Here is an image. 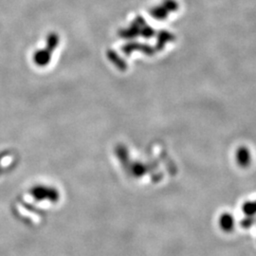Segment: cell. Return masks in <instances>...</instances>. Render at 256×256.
<instances>
[{
	"mask_svg": "<svg viewBox=\"0 0 256 256\" xmlns=\"http://www.w3.org/2000/svg\"><path fill=\"white\" fill-rule=\"evenodd\" d=\"M242 210L246 214V216H254L256 214V208L254 203L252 202H247L243 204Z\"/></svg>",
	"mask_w": 256,
	"mask_h": 256,
	"instance_id": "cell-3",
	"label": "cell"
},
{
	"mask_svg": "<svg viewBox=\"0 0 256 256\" xmlns=\"http://www.w3.org/2000/svg\"><path fill=\"white\" fill-rule=\"evenodd\" d=\"M236 160L240 167L246 168L252 164L250 151L246 146L239 147L236 152Z\"/></svg>",
	"mask_w": 256,
	"mask_h": 256,
	"instance_id": "cell-1",
	"label": "cell"
},
{
	"mask_svg": "<svg viewBox=\"0 0 256 256\" xmlns=\"http://www.w3.org/2000/svg\"><path fill=\"white\" fill-rule=\"evenodd\" d=\"M254 222H256L254 216H246L244 220H242L241 221V226L243 228H250L254 224Z\"/></svg>",
	"mask_w": 256,
	"mask_h": 256,
	"instance_id": "cell-4",
	"label": "cell"
},
{
	"mask_svg": "<svg viewBox=\"0 0 256 256\" xmlns=\"http://www.w3.org/2000/svg\"><path fill=\"white\" fill-rule=\"evenodd\" d=\"M254 206H256V202H254Z\"/></svg>",
	"mask_w": 256,
	"mask_h": 256,
	"instance_id": "cell-5",
	"label": "cell"
},
{
	"mask_svg": "<svg viewBox=\"0 0 256 256\" xmlns=\"http://www.w3.org/2000/svg\"><path fill=\"white\" fill-rule=\"evenodd\" d=\"M220 226L222 230H224L226 232H232L234 227V216L228 212L221 214L220 218Z\"/></svg>",
	"mask_w": 256,
	"mask_h": 256,
	"instance_id": "cell-2",
	"label": "cell"
}]
</instances>
